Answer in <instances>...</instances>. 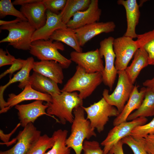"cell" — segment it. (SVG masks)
<instances>
[{
  "label": "cell",
  "mask_w": 154,
  "mask_h": 154,
  "mask_svg": "<svg viewBox=\"0 0 154 154\" xmlns=\"http://www.w3.org/2000/svg\"><path fill=\"white\" fill-rule=\"evenodd\" d=\"M51 96V101L45 104L48 106L46 110L47 114L56 116L62 124L64 125L67 122L72 123L74 117L73 110L82 106L83 100L76 92H62L60 94Z\"/></svg>",
  "instance_id": "obj_1"
},
{
  "label": "cell",
  "mask_w": 154,
  "mask_h": 154,
  "mask_svg": "<svg viewBox=\"0 0 154 154\" xmlns=\"http://www.w3.org/2000/svg\"><path fill=\"white\" fill-rule=\"evenodd\" d=\"M82 106L73 110L74 117L72 123L71 133L66 142L67 147L72 149L76 154H81L83 143L86 139L88 140L93 136H96L89 121L85 117V112Z\"/></svg>",
  "instance_id": "obj_2"
},
{
  "label": "cell",
  "mask_w": 154,
  "mask_h": 154,
  "mask_svg": "<svg viewBox=\"0 0 154 154\" xmlns=\"http://www.w3.org/2000/svg\"><path fill=\"white\" fill-rule=\"evenodd\" d=\"M102 82L101 73H88L77 65L74 74L64 85L61 92H72L78 91L79 97L83 100L90 96Z\"/></svg>",
  "instance_id": "obj_3"
},
{
  "label": "cell",
  "mask_w": 154,
  "mask_h": 154,
  "mask_svg": "<svg viewBox=\"0 0 154 154\" xmlns=\"http://www.w3.org/2000/svg\"><path fill=\"white\" fill-rule=\"evenodd\" d=\"M1 30L8 31V36L0 43L8 42L9 45L18 50L30 49L32 35L36 29L28 21H21L1 26Z\"/></svg>",
  "instance_id": "obj_4"
},
{
  "label": "cell",
  "mask_w": 154,
  "mask_h": 154,
  "mask_svg": "<svg viewBox=\"0 0 154 154\" xmlns=\"http://www.w3.org/2000/svg\"><path fill=\"white\" fill-rule=\"evenodd\" d=\"M58 50H64V45L60 42L49 39L39 40L31 42L29 52L40 61L54 60L58 62L63 68H68L72 61L62 55Z\"/></svg>",
  "instance_id": "obj_5"
},
{
  "label": "cell",
  "mask_w": 154,
  "mask_h": 154,
  "mask_svg": "<svg viewBox=\"0 0 154 154\" xmlns=\"http://www.w3.org/2000/svg\"><path fill=\"white\" fill-rule=\"evenodd\" d=\"M82 107L91 127L99 133L103 131L110 117H116L119 114L116 108L109 104L103 98L88 107Z\"/></svg>",
  "instance_id": "obj_6"
},
{
  "label": "cell",
  "mask_w": 154,
  "mask_h": 154,
  "mask_svg": "<svg viewBox=\"0 0 154 154\" xmlns=\"http://www.w3.org/2000/svg\"><path fill=\"white\" fill-rule=\"evenodd\" d=\"M117 74V82L113 92L110 94L109 90L105 89L103 92L102 96L107 102L116 108L120 114L128 101L135 86L129 79L125 70L118 71Z\"/></svg>",
  "instance_id": "obj_7"
},
{
  "label": "cell",
  "mask_w": 154,
  "mask_h": 154,
  "mask_svg": "<svg viewBox=\"0 0 154 154\" xmlns=\"http://www.w3.org/2000/svg\"><path fill=\"white\" fill-rule=\"evenodd\" d=\"M114 38L109 37L102 40L100 43L98 49L101 57H104L105 61V66L102 74L103 82L112 90L114 84L118 71L115 67L116 56L113 48V42Z\"/></svg>",
  "instance_id": "obj_8"
},
{
  "label": "cell",
  "mask_w": 154,
  "mask_h": 154,
  "mask_svg": "<svg viewBox=\"0 0 154 154\" xmlns=\"http://www.w3.org/2000/svg\"><path fill=\"white\" fill-rule=\"evenodd\" d=\"M113 50L116 56L115 68L117 71L125 70L134 54L139 48L136 40L123 36L114 38Z\"/></svg>",
  "instance_id": "obj_9"
},
{
  "label": "cell",
  "mask_w": 154,
  "mask_h": 154,
  "mask_svg": "<svg viewBox=\"0 0 154 154\" xmlns=\"http://www.w3.org/2000/svg\"><path fill=\"white\" fill-rule=\"evenodd\" d=\"M146 117H140L134 120L122 122L114 126L101 143L104 147L103 154L108 153L112 147L123 138L130 134L136 127L145 125L147 121Z\"/></svg>",
  "instance_id": "obj_10"
},
{
  "label": "cell",
  "mask_w": 154,
  "mask_h": 154,
  "mask_svg": "<svg viewBox=\"0 0 154 154\" xmlns=\"http://www.w3.org/2000/svg\"><path fill=\"white\" fill-rule=\"evenodd\" d=\"M41 133L33 123H29L19 132L15 145L8 150L1 151L0 154H25L41 136Z\"/></svg>",
  "instance_id": "obj_11"
},
{
  "label": "cell",
  "mask_w": 154,
  "mask_h": 154,
  "mask_svg": "<svg viewBox=\"0 0 154 154\" xmlns=\"http://www.w3.org/2000/svg\"><path fill=\"white\" fill-rule=\"evenodd\" d=\"M70 59L84 69L86 72L93 73L103 72L104 67L99 49L86 52L75 51L70 54Z\"/></svg>",
  "instance_id": "obj_12"
},
{
  "label": "cell",
  "mask_w": 154,
  "mask_h": 154,
  "mask_svg": "<svg viewBox=\"0 0 154 154\" xmlns=\"http://www.w3.org/2000/svg\"><path fill=\"white\" fill-rule=\"evenodd\" d=\"M43 101L36 100L31 103L23 104H17L15 108L18 111V116L21 125L24 127L30 123H33L40 116L46 115L54 118L56 122L60 123L58 119L54 116L47 114L46 110L48 106L43 104Z\"/></svg>",
  "instance_id": "obj_13"
},
{
  "label": "cell",
  "mask_w": 154,
  "mask_h": 154,
  "mask_svg": "<svg viewBox=\"0 0 154 154\" xmlns=\"http://www.w3.org/2000/svg\"><path fill=\"white\" fill-rule=\"evenodd\" d=\"M102 10L99 7L98 0H91L86 9L78 11L66 24L67 27L74 30L90 24L99 22Z\"/></svg>",
  "instance_id": "obj_14"
},
{
  "label": "cell",
  "mask_w": 154,
  "mask_h": 154,
  "mask_svg": "<svg viewBox=\"0 0 154 154\" xmlns=\"http://www.w3.org/2000/svg\"><path fill=\"white\" fill-rule=\"evenodd\" d=\"M116 27L112 21L97 22L84 26L74 30L82 47L95 36L102 33L113 32Z\"/></svg>",
  "instance_id": "obj_15"
},
{
  "label": "cell",
  "mask_w": 154,
  "mask_h": 154,
  "mask_svg": "<svg viewBox=\"0 0 154 154\" xmlns=\"http://www.w3.org/2000/svg\"><path fill=\"white\" fill-rule=\"evenodd\" d=\"M24 88L23 90L18 95L13 93L9 94L5 107L3 110H0V114L7 112L13 107L25 101L40 100L48 102L51 100L52 97L50 95L42 93L34 90L29 82Z\"/></svg>",
  "instance_id": "obj_16"
},
{
  "label": "cell",
  "mask_w": 154,
  "mask_h": 154,
  "mask_svg": "<svg viewBox=\"0 0 154 154\" xmlns=\"http://www.w3.org/2000/svg\"><path fill=\"white\" fill-rule=\"evenodd\" d=\"M46 14V23L42 27L35 31L32 37V42L39 40H48L56 31L67 27L66 24L62 21L61 12L57 14L47 10Z\"/></svg>",
  "instance_id": "obj_17"
},
{
  "label": "cell",
  "mask_w": 154,
  "mask_h": 154,
  "mask_svg": "<svg viewBox=\"0 0 154 154\" xmlns=\"http://www.w3.org/2000/svg\"><path fill=\"white\" fill-rule=\"evenodd\" d=\"M47 10L42 0L21 6L20 11L36 30L43 26L46 20Z\"/></svg>",
  "instance_id": "obj_18"
},
{
  "label": "cell",
  "mask_w": 154,
  "mask_h": 154,
  "mask_svg": "<svg viewBox=\"0 0 154 154\" xmlns=\"http://www.w3.org/2000/svg\"><path fill=\"white\" fill-rule=\"evenodd\" d=\"M118 5L124 7L126 14L127 28L123 36L133 39L136 38L137 34L135 28L139 23L140 17L139 5L136 0H118Z\"/></svg>",
  "instance_id": "obj_19"
},
{
  "label": "cell",
  "mask_w": 154,
  "mask_h": 154,
  "mask_svg": "<svg viewBox=\"0 0 154 154\" xmlns=\"http://www.w3.org/2000/svg\"><path fill=\"white\" fill-rule=\"evenodd\" d=\"M138 87V86H135L133 92L123 110L114 119V126L127 121V118L132 112L140 107L145 97L147 88L143 87L139 91Z\"/></svg>",
  "instance_id": "obj_20"
},
{
  "label": "cell",
  "mask_w": 154,
  "mask_h": 154,
  "mask_svg": "<svg viewBox=\"0 0 154 154\" xmlns=\"http://www.w3.org/2000/svg\"><path fill=\"white\" fill-rule=\"evenodd\" d=\"M34 60L32 57L28 58L22 68L10 79L8 82L4 86L0 87V106L1 110L3 109L7 103L3 98V93L5 89L10 85L17 82H19L18 85L20 88H23L29 82V73L33 69Z\"/></svg>",
  "instance_id": "obj_21"
},
{
  "label": "cell",
  "mask_w": 154,
  "mask_h": 154,
  "mask_svg": "<svg viewBox=\"0 0 154 154\" xmlns=\"http://www.w3.org/2000/svg\"><path fill=\"white\" fill-rule=\"evenodd\" d=\"M33 70L58 84H62L64 79L63 68L54 60L35 62Z\"/></svg>",
  "instance_id": "obj_22"
},
{
  "label": "cell",
  "mask_w": 154,
  "mask_h": 154,
  "mask_svg": "<svg viewBox=\"0 0 154 154\" xmlns=\"http://www.w3.org/2000/svg\"><path fill=\"white\" fill-rule=\"evenodd\" d=\"M28 82L33 89L42 93L51 95L61 93L57 83L35 71L30 76Z\"/></svg>",
  "instance_id": "obj_23"
},
{
  "label": "cell",
  "mask_w": 154,
  "mask_h": 154,
  "mask_svg": "<svg viewBox=\"0 0 154 154\" xmlns=\"http://www.w3.org/2000/svg\"><path fill=\"white\" fill-rule=\"evenodd\" d=\"M149 65L147 53L143 48H139L134 54L131 64L125 70L133 84L134 83L141 70Z\"/></svg>",
  "instance_id": "obj_24"
},
{
  "label": "cell",
  "mask_w": 154,
  "mask_h": 154,
  "mask_svg": "<svg viewBox=\"0 0 154 154\" xmlns=\"http://www.w3.org/2000/svg\"><path fill=\"white\" fill-rule=\"evenodd\" d=\"M50 39L62 42L72 48L76 51L82 52L78 37L73 29L67 27L58 29L54 33Z\"/></svg>",
  "instance_id": "obj_25"
},
{
  "label": "cell",
  "mask_w": 154,
  "mask_h": 154,
  "mask_svg": "<svg viewBox=\"0 0 154 154\" xmlns=\"http://www.w3.org/2000/svg\"><path fill=\"white\" fill-rule=\"evenodd\" d=\"M153 116H154V92L147 88L145 97L141 106L136 110L128 116L127 121H131L140 117H146Z\"/></svg>",
  "instance_id": "obj_26"
},
{
  "label": "cell",
  "mask_w": 154,
  "mask_h": 154,
  "mask_svg": "<svg viewBox=\"0 0 154 154\" xmlns=\"http://www.w3.org/2000/svg\"><path fill=\"white\" fill-rule=\"evenodd\" d=\"M91 2V0H67L64 8L60 12L63 22L66 24L76 12L87 9Z\"/></svg>",
  "instance_id": "obj_27"
},
{
  "label": "cell",
  "mask_w": 154,
  "mask_h": 154,
  "mask_svg": "<svg viewBox=\"0 0 154 154\" xmlns=\"http://www.w3.org/2000/svg\"><path fill=\"white\" fill-rule=\"evenodd\" d=\"M68 133L66 129H60L55 131L52 135L55 139L54 144L44 154H70L71 149L68 147L66 143Z\"/></svg>",
  "instance_id": "obj_28"
},
{
  "label": "cell",
  "mask_w": 154,
  "mask_h": 154,
  "mask_svg": "<svg viewBox=\"0 0 154 154\" xmlns=\"http://www.w3.org/2000/svg\"><path fill=\"white\" fill-rule=\"evenodd\" d=\"M136 38L139 48H143L148 54L149 65H154V29L137 34Z\"/></svg>",
  "instance_id": "obj_29"
},
{
  "label": "cell",
  "mask_w": 154,
  "mask_h": 154,
  "mask_svg": "<svg viewBox=\"0 0 154 154\" xmlns=\"http://www.w3.org/2000/svg\"><path fill=\"white\" fill-rule=\"evenodd\" d=\"M55 139L53 136L47 134L41 135L25 154H44L46 151L54 145Z\"/></svg>",
  "instance_id": "obj_30"
},
{
  "label": "cell",
  "mask_w": 154,
  "mask_h": 154,
  "mask_svg": "<svg viewBox=\"0 0 154 154\" xmlns=\"http://www.w3.org/2000/svg\"><path fill=\"white\" fill-rule=\"evenodd\" d=\"M121 140L123 144L130 148L134 154H148L145 148L143 137H135L130 135Z\"/></svg>",
  "instance_id": "obj_31"
},
{
  "label": "cell",
  "mask_w": 154,
  "mask_h": 154,
  "mask_svg": "<svg viewBox=\"0 0 154 154\" xmlns=\"http://www.w3.org/2000/svg\"><path fill=\"white\" fill-rule=\"evenodd\" d=\"M10 0L0 1V18H3L8 15H12L22 21H27L20 11L16 9Z\"/></svg>",
  "instance_id": "obj_32"
},
{
  "label": "cell",
  "mask_w": 154,
  "mask_h": 154,
  "mask_svg": "<svg viewBox=\"0 0 154 154\" xmlns=\"http://www.w3.org/2000/svg\"><path fill=\"white\" fill-rule=\"evenodd\" d=\"M153 134H154V117L149 123L135 127L130 135L135 137L141 138Z\"/></svg>",
  "instance_id": "obj_33"
},
{
  "label": "cell",
  "mask_w": 154,
  "mask_h": 154,
  "mask_svg": "<svg viewBox=\"0 0 154 154\" xmlns=\"http://www.w3.org/2000/svg\"><path fill=\"white\" fill-rule=\"evenodd\" d=\"M82 151L83 154H103L99 143L96 141L85 140L84 142Z\"/></svg>",
  "instance_id": "obj_34"
},
{
  "label": "cell",
  "mask_w": 154,
  "mask_h": 154,
  "mask_svg": "<svg viewBox=\"0 0 154 154\" xmlns=\"http://www.w3.org/2000/svg\"><path fill=\"white\" fill-rule=\"evenodd\" d=\"M66 1L67 0H42L47 10L57 14L63 10Z\"/></svg>",
  "instance_id": "obj_35"
},
{
  "label": "cell",
  "mask_w": 154,
  "mask_h": 154,
  "mask_svg": "<svg viewBox=\"0 0 154 154\" xmlns=\"http://www.w3.org/2000/svg\"><path fill=\"white\" fill-rule=\"evenodd\" d=\"M25 62V60L20 58H16L11 65V66L0 75V79H1L8 74H9V78L11 79L12 74L14 72L22 68Z\"/></svg>",
  "instance_id": "obj_36"
},
{
  "label": "cell",
  "mask_w": 154,
  "mask_h": 154,
  "mask_svg": "<svg viewBox=\"0 0 154 154\" xmlns=\"http://www.w3.org/2000/svg\"><path fill=\"white\" fill-rule=\"evenodd\" d=\"M15 57L11 55L8 50L0 49V67L5 65H11L15 59Z\"/></svg>",
  "instance_id": "obj_37"
},
{
  "label": "cell",
  "mask_w": 154,
  "mask_h": 154,
  "mask_svg": "<svg viewBox=\"0 0 154 154\" xmlns=\"http://www.w3.org/2000/svg\"><path fill=\"white\" fill-rule=\"evenodd\" d=\"M145 149L148 154H154V134L143 137Z\"/></svg>",
  "instance_id": "obj_38"
},
{
  "label": "cell",
  "mask_w": 154,
  "mask_h": 154,
  "mask_svg": "<svg viewBox=\"0 0 154 154\" xmlns=\"http://www.w3.org/2000/svg\"><path fill=\"white\" fill-rule=\"evenodd\" d=\"M21 125L20 123H19L16 126L15 128L10 133L8 134H5L3 131L0 130V138L3 142V143H0L1 144H7L9 142V140L11 136L16 131L18 127Z\"/></svg>",
  "instance_id": "obj_39"
},
{
  "label": "cell",
  "mask_w": 154,
  "mask_h": 154,
  "mask_svg": "<svg viewBox=\"0 0 154 154\" xmlns=\"http://www.w3.org/2000/svg\"><path fill=\"white\" fill-rule=\"evenodd\" d=\"M123 145L121 140L119 141L112 147L109 152L114 154H124Z\"/></svg>",
  "instance_id": "obj_40"
},
{
  "label": "cell",
  "mask_w": 154,
  "mask_h": 154,
  "mask_svg": "<svg viewBox=\"0 0 154 154\" xmlns=\"http://www.w3.org/2000/svg\"><path fill=\"white\" fill-rule=\"evenodd\" d=\"M143 84L147 89L154 92V77L151 79L146 80Z\"/></svg>",
  "instance_id": "obj_41"
},
{
  "label": "cell",
  "mask_w": 154,
  "mask_h": 154,
  "mask_svg": "<svg viewBox=\"0 0 154 154\" xmlns=\"http://www.w3.org/2000/svg\"><path fill=\"white\" fill-rule=\"evenodd\" d=\"M39 0H15L12 3L14 5L21 6L38 1Z\"/></svg>",
  "instance_id": "obj_42"
},
{
  "label": "cell",
  "mask_w": 154,
  "mask_h": 154,
  "mask_svg": "<svg viewBox=\"0 0 154 154\" xmlns=\"http://www.w3.org/2000/svg\"><path fill=\"white\" fill-rule=\"evenodd\" d=\"M22 21L20 19L17 18L16 19L10 21H5L2 20H0V25L1 26L3 25L15 23L18 22Z\"/></svg>",
  "instance_id": "obj_43"
},
{
  "label": "cell",
  "mask_w": 154,
  "mask_h": 154,
  "mask_svg": "<svg viewBox=\"0 0 154 154\" xmlns=\"http://www.w3.org/2000/svg\"><path fill=\"white\" fill-rule=\"evenodd\" d=\"M107 154H113V153H112L110 152H109Z\"/></svg>",
  "instance_id": "obj_44"
}]
</instances>
